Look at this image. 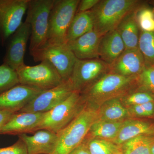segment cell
I'll list each match as a JSON object with an SVG mask.
<instances>
[{"label": "cell", "mask_w": 154, "mask_h": 154, "mask_svg": "<svg viewBox=\"0 0 154 154\" xmlns=\"http://www.w3.org/2000/svg\"><path fill=\"white\" fill-rule=\"evenodd\" d=\"M141 5L137 0H100L91 10L94 30L101 36L115 30L127 14Z\"/></svg>", "instance_id": "6da1fadb"}, {"label": "cell", "mask_w": 154, "mask_h": 154, "mask_svg": "<svg viewBox=\"0 0 154 154\" xmlns=\"http://www.w3.org/2000/svg\"><path fill=\"white\" fill-rule=\"evenodd\" d=\"M98 117L96 110L86 104L76 117L57 133L56 145L51 154H69L83 142Z\"/></svg>", "instance_id": "7a4b0ae2"}, {"label": "cell", "mask_w": 154, "mask_h": 154, "mask_svg": "<svg viewBox=\"0 0 154 154\" xmlns=\"http://www.w3.org/2000/svg\"><path fill=\"white\" fill-rule=\"evenodd\" d=\"M54 0H30L25 21L30 26V52L47 43L51 11Z\"/></svg>", "instance_id": "3957f363"}, {"label": "cell", "mask_w": 154, "mask_h": 154, "mask_svg": "<svg viewBox=\"0 0 154 154\" xmlns=\"http://www.w3.org/2000/svg\"><path fill=\"white\" fill-rule=\"evenodd\" d=\"M86 105L79 92L73 91L63 102L44 113L36 131L46 129L58 133L76 117Z\"/></svg>", "instance_id": "277c9868"}, {"label": "cell", "mask_w": 154, "mask_h": 154, "mask_svg": "<svg viewBox=\"0 0 154 154\" xmlns=\"http://www.w3.org/2000/svg\"><path fill=\"white\" fill-rule=\"evenodd\" d=\"M138 77H125L109 72L80 93L85 102L125 94L137 84Z\"/></svg>", "instance_id": "5b68a950"}, {"label": "cell", "mask_w": 154, "mask_h": 154, "mask_svg": "<svg viewBox=\"0 0 154 154\" xmlns=\"http://www.w3.org/2000/svg\"><path fill=\"white\" fill-rule=\"evenodd\" d=\"M79 2L80 0H54L50 14L47 43H66L68 30Z\"/></svg>", "instance_id": "8992f818"}, {"label": "cell", "mask_w": 154, "mask_h": 154, "mask_svg": "<svg viewBox=\"0 0 154 154\" xmlns=\"http://www.w3.org/2000/svg\"><path fill=\"white\" fill-rule=\"evenodd\" d=\"M34 61L46 60L55 68L64 82L71 77L77 58L67 43L50 44L30 52Z\"/></svg>", "instance_id": "52a82bcc"}, {"label": "cell", "mask_w": 154, "mask_h": 154, "mask_svg": "<svg viewBox=\"0 0 154 154\" xmlns=\"http://www.w3.org/2000/svg\"><path fill=\"white\" fill-rule=\"evenodd\" d=\"M16 71L19 84L42 91L55 88L64 82L55 68L46 60L33 66L25 64Z\"/></svg>", "instance_id": "ba28073f"}, {"label": "cell", "mask_w": 154, "mask_h": 154, "mask_svg": "<svg viewBox=\"0 0 154 154\" xmlns=\"http://www.w3.org/2000/svg\"><path fill=\"white\" fill-rule=\"evenodd\" d=\"M109 72V65L99 59H77L69 81L74 91L81 93Z\"/></svg>", "instance_id": "9c48e42d"}, {"label": "cell", "mask_w": 154, "mask_h": 154, "mask_svg": "<svg viewBox=\"0 0 154 154\" xmlns=\"http://www.w3.org/2000/svg\"><path fill=\"white\" fill-rule=\"evenodd\" d=\"M30 0H0V42L4 45L20 27Z\"/></svg>", "instance_id": "30bf717a"}, {"label": "cell", "mask_w": 154, "mask_h": 154, "mask_svg": "<svg viewBox=\"0 0 154 154\" xmlns=\"http://www.w3.org/2000/svg\"><path fill=\"white\" fill-rule=\"evenodd\" d=\"M73 91L69 81L63 82L55 88L42 91L19 112L46 113L63 102Z\"/></svg>", "instance_id": "8fae6325"}, {"label": "cell", "mask_w": 154, "mask_h": 154, "mask_svg": "<svg viewBox=\"0 0 154 154\" xmlns=\"http://www.w3.org/2000/svg\"><path fill=\"white\" fill-rule=\"evenodd\" d=\"M30 36V25L25 21L7 41L8 44L3 63L16 71L25 64L24 57Z\"/></svg>", "instance_id": "7c38bea8"}, {"label": "cell", "mask_w": 154, "mask_h": 154, "mask_svg": "<svg viewBox=\"0 0 154 154\" xmlns=\"http://www.w3.org/2000/svg\"><path fill=\"white\" fill-rule=\"evenodd\" d=\"M42 91L19 84L0 94V111L19 112Z\"/></svg>", "instance_id": "4fadbf2b"}, {"label": "cell", "mask_w": 154, "mask_h": 154, "mask_svg": "<svg viewBox=\"0 0 154 154\" xmlns=\"http://www.w3.org/2000/svg\"><path fill=\"white\" fill-rule=\"evenodd\" d=\"M110 66V72L125 77H138L145 69L143 56L138 48L125 49Z\"/></svg>", "instance_id": "5bb4252c"}, {"label": "cell", "mask_w": 154, "mask_h": 154, "mask_svg": "<svg viewBox=\"0 0 154 154\" xmlns=\"http://www.w3.org/2000/svg\"><path fill=\"white\" fill-rule=\"evenodd\" d=\"M44 113L16 112L0 131V134L20 135L34 133Z\"/></svg>", "instance_id": "9a60e30c"}, {"label": "cell", "mask_w": 154, "mask_h": 154, "mask_svg": "<svg viewBox=\"0 0 154 154\" xmlns=\"http://www.w3.org/2000/svg\"><path fill=\"white\" fill-rule=\"evenodd\" d=\"M18 136L25 143L28 154H51L57 140V134L46 129L37 131L32 136L22 134Z\"/></svg>", "instance_id": "2e32d148"}, {"label": "cell", "mask_w": 154, "mask_h": 154, "mask_svg": "<svg viewBox=\"0 0 154 154\" xmlns=\"http://www.w3.org/2000/svg\"><path fill=\"white\" fill-rule=\"evenodd\" d=\"M125 50L123 40L117 30H111L101 36L98 48L99 59L111 65Z\"/></svg>", "instance_id": "e0dca14e"}, {"label": "cell", "mask_w": 154, "mask_h": 154, "mask_svg": "<svg viewBox=\"0 0 154 154\" xmlns=\"http://www.w3.org/2000/svg\"><path fill=\"white\" fill-rule=\"evenodd\" d=\"M100 38L101 36L93 30L67 44L78 59H99L98 48Z\"/></svg>", "instance_id": "ac0fdd59"}, {"label": "cell", "mask_w": 154, "mask_h": 154, "mask_svg": "<svg viewBox=\"0 0 154 154\" xmlns=\"http://www.w3.org/2000/svg\"><path fill=\"white\" fill-rule=\"evenodd\" d=\"M137 10L127 14L116 28L124 42L125 49L138 48L140 30L137 20Z\"/></svg>", "instance_id": "d6986e66"}, {"label": "cell", "mask_w": 154, "mask_h": 154, "mask_svg": "<svg viewBox=\"0 0 154 154\" xmlns=\"http://www.w3.org/2000/svg\"><path fill=\"white\" fill-rule=\"evenodd\" d=\"M93 15L91 11L76 14L67 33L66 43L75 40L94 30Z\"/></svg>", "instance_id": "ffe728a7"}, {"label": "cell", "mask_w": 154, "mask_h": 154, "mask_svg": "<svg viewBox=\"0 0 154 154\" xmlns=\"http://www.w3.org/2000/svg\"><path fill=\"white\" fill-rule=\"evenodd\" d=\"M153 131L151 125L146 122L138 121L125 122L118 135L113 140L114 143L117 145L123 144L133 138L152 133Z\"/></svg>", "instance_id": "44dd1931"}, {"label": "cell", "mask_w": 154, "mask_h": 154, "mask_svg": "<svg viewBox=\"0 0 154 154\" xmlns=\"http://www.w3.org/2000/svg\"><path fill=\"white\" fill-rule=\"evenodd\" d=\"M124 121H110L97 119L91 126L88 134L92 137L114 140L118 135Z\"/></svg>", "instance_id": "7402d4cb"}, {"label": "cell", "mask_w": 154, "mask_h": 154, "mask_svg": "<svg viewBox=\"0 0 154 154\" xmlns=\"http://www.w3.org/2000/svg\"><path fill=\"white\" fill-rule=\"evenodd\" d=\"M153 141L144 135L133 138L122 144V154H151Z\"/></svg>", "instance_id": "603a6c76"}, {"label": "cell", "mask_w": 154, "mask_h": 154, "mask_svg": "<svg viewBox=\"0 0 154 154\" xmlns=\"http://www.w3.org/2000/svg\"><path fill=\"white\" fill-rule=\"evenodd\" d=\"M128 111L117 99H113L105 103L100 112L99 120L120 121L127 116Z\"/></svg>", "instance_id": "cb8c5ba5"}, {"label": "cell", "mask_w": 154, "mask_h": 154, "mask_svg": "<svg viewBox=\"0 0 154 154\" xmlns=\"http://www.w3.org/2000/svg\"><path fill=\"white\" fill-rule=\"evenodd\" d=\"M138 48L143 56L146 67L154 66V32L140 30Z\"/></svg>", "instance_id": "d4e9b609"}, {"label": "cell", "mask_w": 154, "mask_h": 154, "mask_svg": "<svg viewBox=\"0 0 154 154\" xmlns=\"http://www.w3.org/2000/svg\"><path fill=\"white\" fill-rule=\"evenodd\" d=\"M83 142L87 145L91 154H122L121 148L109 140L94 139Z\"/></svg>", "instance_id": "484cf974"}, {"label": "cell", "mask_w": 154, "mask_h": 154, "mask_svg": "<svg viewBox=\"0 0 154 154\" xmlns=\"http://www.w3.org/2000/svg\"><path fill=\"white\" fill-rule=\"evenodd\" d=\"M17 72L5 63L0 66V94L19 85Z\"/></svg>", "instance_id": "4316f807"}, {"label": "cell", "mask_w": 154, "mask_h": 154, "mask_svg": "<svg viewBox=\"0 0 154 154\" xmlns=\"http://www.w3.org/2000/svg\"><path fill=\"white\" fill-rule=\"evenodd\" d=\"M136 18L140 30L154 32V8L141 6L137 10Z\"/></svg>", "instance_id": "83f0119b"}, {"label": "cell", "mask_w": 154, "mask_h": 154, "mask_svg": "<svg viewBox=\"0 0 154 154\" xmlns=\"http://www.w3.org/2000/svg\"><path fill=\"white\" fill-rule=\"evenodd\" d=\"M137 84L145 90L154 93V66L146 67L138 76Z\"/></svg>", "instance_id": "f1b7e54d"}, {"label": "cell", "mask_w": 154, "mask_h": 154, "mask_svg": "<svg viewBox=\"0 0 154 154\" xmlns=\"http://www.w3.org/2000/svg\"><path fill=\"white\" fill-rule=\"evenodd\" d=\"M153 100L152 96L147 92H135L129 94L126 98L127 103L134 105H142Z\"/></svg>", "instance_id": "f546056e"}, {"label": "cell", "mask_w": 154, "mask_h": 154, "mask_svg": "<svg viewBox=\"0 0 154 154\" xmlns=\"http://www.w3.org/2000/svg\"><path fill=\"white\" fill-rule=\"evenodd\" d=\"M0 154H28L25 143L19 137L18 140L13 145L0 148Z\"/></svg>", "instance_id": "4dcf8cb0"}, {"label": "cell", "mask_w": 154, "mask_h": 154, "mask_svg": "<svg viewBox=\"0 0 154 154\" xmlns=\"http://www.w3.org/2000/svg\"><path fill=\"white\" fill-rule=\"evenodd\" d=\"M99 1L100 0H80L76 14L91 11L98 4Z\"/></svg>", "instance_id": "1f68e13d"}, {"label": "cell", "mask_w": 154, "mask_h": 154, "mask_svg": "<svg viewBox=\"0 0 154 154\" xmlns=\"http://www.w3.org/2000/svg\"><path fill=\"white\" fill-rule=\"evenodd\" d=\"M15 113V112L5 110L0 111V131Z\"/></svg>", "instance_id": "d6a6232c"}, {"label": "cell", "mask_w": 154, "mask_h": 154, "mask_svg": "<svg viewBox=\"0 0 154 154\" xmlns=\"http://www.w3.org/2000/svg\"><path fill=\"white\" fill-rule=\"evenodd\" d=\"M69 154H91L88 150L87 145L82 142Z\"/></svg>", "instance_id": "836d02e7"}, {"label": "cell", "mask_w": 154, "mask_h": 154, "mask_svg": "<svg viewBox=\"0 0 154 154\" xmlns=\"http://www.w3.org/2000/svg\"><path fill=\"white\" fill-rule=\"evenodd\" d=\"M153 102H149L142 105L146 116L152 115L154 113V104Z\"/></svg>", "instance_id": "e575fe53"}, {"label": "cell", "mask_w": 154, "mask_h": 154, "mask_svg": "<svg viewBox=\"0 0 154 154\" xmlns=\"http://www.w3.org/2000/svg\"><path fill=\"white\" fill-rule=\"evenodd\" d=\"M134 111L137 115L140 116H146L144 110L141 105H135L133 107Z\"/></svg>", "instance_id": "d590c367"}, {"label": "cell", "mask_w": 154, "mask_h": 154, "mask_svg": "<svg viewBox=\"0 0 154 154\" xmlns=\"http://www.w3.org/2000/svg\"><path fill=\"white\" fill-rule=\"evenodd\" d=\"M151 154H154V140L152 144L151 149Z\"/></svg>", "instance_id": "8d00e7d4"}, {"label": "cell", "mask_w": 154, "mask_h": 154, "mask_svg": "<svg viewBox=\"0 0 154 154\" xmlns=\"http://www.w3.org/2000/svg\"><path fill=\"white\" fill-rule=\"evenodd\" d=\"M151 3H152L154 5V1H152V2H151Z\"/></svg>", "instance_id": "74e56055"}]
</instances>
